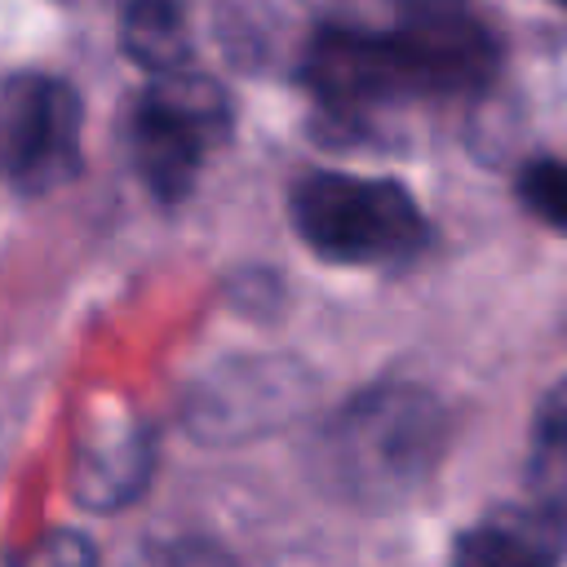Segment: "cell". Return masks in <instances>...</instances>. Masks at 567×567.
<instances>
[{
    "label": "cell",
    "mask_w": 567,
    "mask_h": 567,
    "mask_svg": "<svg viewBox=\"0 0 567 567\" xmlns=\"http://www.w3.org/2000/svg\"><path fill=\"white\" fill-rule=\"evenodd\" d=\"M443 443L447 416L430 390L372 385L323 425L315 465L332 496L359 509H394L425 487Z\"/></svg>",
    "instance_id": "6da1fadb"
},
{
    "label": "cell",
    "mask_w": 567,
    "mask_h": 567,
    "mask_svg": "<svg viewBox=\"0 0 567 567\" xmlns=\"http://www.w3.org/2000/svg\"><path fill=\"white\" fill-rule=\"evenodd\" d=\"M292 221L319 257L341 266L408 257L425 235L421 213L403 186L350 173L301 177L292 190Z\"/></svg>",
    "instance_id": "7a4b0ae2"
},
{
    "label": "cell",
    "mask_w": 567,
    "mask_h": 567,
    "mask_svg": "<svg viewBox=\"0 0 567 567\" xmlns=\"http://www.w3.org/2000/svg\"><path fill=\"white\" fill-rule=\"evenodd\" d=\"M226 128H230V102L208 75L190 66L155 75V84L137 97L128 115L133 164L151 186V195L164 204L182 199L195 186L204 155L226 137Z\"/></svg>",
    "instance_id": "3957f363"
},
{
    "label": "cell",
    "mask_w": 567,
    "mask_h": 567,
    "mask_svg": "<svg viewBox=\"0 0 567 567\" xmlns=\"http://www.w3.org/2000/svg\"><path fill=\"white\" fill-rule=\"evenodd\" d=\"M80 168V97L66 80L18 71L0 84V177L44 195Z\"/></svg>",
    "instance_id": "277c9868"
},
{
    "label": "cell",
    "mask_w": 567,
    "mask_h": 567,
    "mask_svg": "<svg viewBox=\"0 0 567 567\" xmlns=\"http://www.w3.org/2000/svg\"><path fill=\"white\" fill-rule=\"evenodd\" d=\"M306 84L332 111H368L394 97H416L399 35L323 31L306 53Z\"/></svg>",
    "instance_id": "5b68a950"
},
{
    "label": "cell",
    "mask_w": 567,
    "mask_h": 567,
    "mask_svg": "<svg viewBox=\"0 0 567 567\" xmlns=\"http://www.w3.org/2000/svg\"><path fill=\"white\" fill-rule=\"evenodd\" d=\"M403 58H408V75H412V93H470L483 89L496 71V40L470 18H434V22H403L399 31Z\"/></svg>",
    "instance_id": "8992f818"
},
{
    "label": "cell",
    "mask_w": 567,
    "mask_h": 567,
    "mask_svg": "<svg viewBox=\"0 0 567 567\" xmlns=\"http://www.w3.org/2000/svg\"><path fill=\"white\" fill-rule=\"evenodd\" d=\"M563 549H567L563 509L536 501V505H505L483 523H474L461 536L456 558L478 567H545L563 558Z\"/></svg>",
    "instance_id": "52a82bcc"
},
{
    "label": "cell",
    "mask_w": 567,
    "mask_h": 567,
    "mask_svg": "<svg viewBox=\"0 0 567 567\" xmlns=\"http://www.w3.org/2000/svg\"><path fill=\"white\" fill-rule=\"evenodd\" d=\"M120 44L151 75L190 66V35L182 0H124L120 4Z\"/></svg>",
    "instance_id": "ba28073f"
},
{
    "label": "cell",
    "mask_w": 567,
    "mask_h": 567,
    "mask_svg": "<svg viewBox=\"0 0 567 567\" xmlns=\"http://www.w3.org/2000/svg\"><path fill=\"white\" fill-rule=\"evenodd\" d=\"M527 487L540 505H554L567 514V381H558L545 394V403L532 421Z\"/></svg>",
    "instance_id": "9c48e42d"
},
{
    "label": "cell",
    "mask_w": 567,
    "mask_h": 567,
    "mask_svg": "<svg viewBox=\"0 0 567 567\" xmlns=\"http://www.w3.org/2000/svg\"><path fill=\"white\" fill-rule=\"evenodd\" d=\"M151 452H146V439L137 434V430H128V434H120L106 452H89L84 461H80V501L84 505H97V509H106V505H120V501H133V492L142 487V478H146V461Z\"/></svg>",
    "instance_id": "30bf717a"
},
{
    "label": "cell",
    "mask_w": 567,
    "mask_h": 567,
    "mask_svg": "<svg viewBox=\"0 0 567 567\" xmlns=\"http://www.w3.org/2000/svg\"><path fill=\"white\" fill-rule=\"evenodd\" d=\"M523 204L554 230H567V164L563 159H532L518 177Z\"/></svg>",
    "instance_id": "8fae6325"
},
{
    "label": "cell",
    "mask_w": 567,
    "mask_h": 567,
    "mask_svg": "<svg viewBox=\"0 0 567 567\" xmlns=\"http://www.w3.org/2000/svg\"><path fill=\"white\" fill-rule=\"evenodd\" d=\"M403 22H434V18H456L465 13V0H399Z\"/></svg>",
    "instance_id": "7c38bea8"
},
{
    "label": "cell",
    "mask_w": 567,
    "mask_h": 567,
    "mask_svg": "<svg viewBox=\"0 0 567 567\" xmlns=\"http://www.w3.org/2000/svg\"><path fill=\"white\" fill-rule=\"evenodd\" d=\"M558 4H563V9H567V0H558Z\"/></svg>",
    "instance_id": "4fadbf2b"
},
{
    "label": "cell",
    "mask_w": 567,
    "mask_h": 567,
    "mask_svg": "<svg viewBox=\"0 0 567 567\" xmlns=\"http://www.w3.org/2000/svg\"><path fill=\"white\" fill-rule=\"evenodd\" d=\"M120 4H124V0H120Z\"/></svg>",
    "instance_id": "5bb4252c"
}]
</instances>
